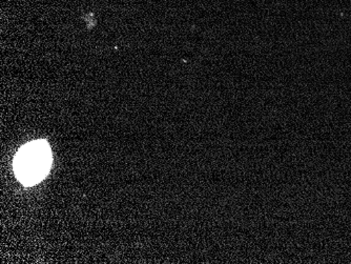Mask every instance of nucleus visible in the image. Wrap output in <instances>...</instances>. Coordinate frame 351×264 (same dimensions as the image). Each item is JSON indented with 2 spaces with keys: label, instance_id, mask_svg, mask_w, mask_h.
<instances>
[{
  "label": "nucleus",
  "instance_id": "f257e3e1",
  "mask_svg": "<svg viewBox=\"0 0 351 264\" xmlns=\"http://www.w3.org/2000/svg\"><path fill=\"white\" fill-rule=\"evenodd\" d=\"M52 154L47 143L33 141L21 147L15 157L16 176L25 185H33L43 180L50 171Z\"/></svg>",
  "mask_w": 351,
  "mask_h": 264
}]
</instances>
